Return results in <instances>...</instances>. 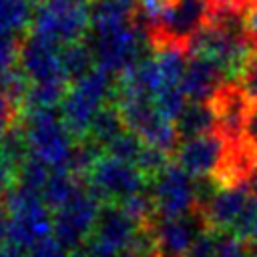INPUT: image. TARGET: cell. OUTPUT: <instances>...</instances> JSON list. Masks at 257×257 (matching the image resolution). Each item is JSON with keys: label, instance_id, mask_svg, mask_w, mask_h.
<instances>
[{"label": "cell", "instance_id": "cell-1", "mask_svg": "<svg viewBox=\"0 0 257 257\" xmlns=\"http://www.w3.org/2000/svg\"><path fill=\"white\" fill-rule=\"evenodd\" d=\"M4 207L8 211L4 243L28 251L36 243L52 237L54 217L44 205L40 191L14 183L4 193Z\"/></svg>", "mask_w": 257, "mask_h": 257}, {"label": "cell", "instance_id": "cell-2", "mask_svg": "<svg viewBox=\"0 0 257 257\" xmlns=\"http://www.w3.org/2000/svg\"><path fill=\"white\" fill-rule=\"evenodd\" d=\"M217 0H171V4L145 30L153 52L177 46L187 52L191 38L211 24Z\"/></svg>", "mask_w": 257, "mask_h": 257}, {"label": "cell", "instance_id": "cell-3", "mask_svg": "<svg viewBox=\"0 0 257 257\" xmlns=\"http://www.w3.org/2000/svg\"><path fill=\"white\" fill-rule=\"evenodd\" d=\"M94 0H40L34 4L32 34L60 46L80 42L90 32Z\"/></svg>", "mask_w": 257, "mask_h": 257}, {"label": "cell", "instance_id": "cell-4", "mask_svg": "<svg viewBox=\"0 0 257 257\" xmlns=\"http://www.w3.org/2000/svg\"><path fill=\"white\" fill-rule=\"evenodd\" d=\"M24 137L30 155L44 161L50 169H64L76 139L66 128L60 108L22 112Z\"/></svg>", "mask_w": 257, "mask_h": 257}, {"label": "cell", "instance_id": "cell-5", "mask_svg": "<svg viewBox=\"0 0 257 257\" xmlns=\"http://www.w3.org/2000/svg\"><path fill=\"white\" fill-rule=\"evenodd\" d=\"M110 90H112V78L108 72L100 70L98 66L68 86V92L60 102V114L66 128L76 141L86 139L90 122L96 110L108 100Z\"/></svg>", "mask_w": 257, "mask_h": 257}, {"label": "cell", "instance_id": "cell-6", "mask_svg": "<svg viewBox=\"0 0 257 257\" xmlns=\"http://www.w3.org/2000/svg\"><path fill=\"white\" fill-rule=\"evenodd\" d=\"M84 187L102 205L120 203L122 199L149 189L151 185L135 165L102 155L92 167Z\"/></svg>", "mask_w": 257, "mask_h": 257}, {"label": "cell", "instance_id": "cell-7", "mask_svg": "<svg viewBox=\"0 0 257 257\" xmlns=\"http://www.w3.org/2000/svg\"><path fill=\"white\" fill-rule=\"evenodd\" d=\"M98 209H100V203L86 191V187H82L64 207L54 211L52 237L68 253L82 249L94 229Z\"/></svg>", "mask_w": 257, "mask_h": 257}, {"label": "cell", "instance_id": "cell-8", "mask_svg": "<svg viewBox=\"0 0 257 257\" xmlns=\"http://www.w3.org/2000/svg\"><path fill=\"white\" fill-rule=\"evenodd\" d=\"M159 219H177L197 211L195 177H191L175 159L151 183Z\"/></svg>", "mask_w": 257, "mask_h": 257}, {"label": "cell", "instance_id": "cell-9", "mask_svg": "<svg viewBox=\"0 0 257 257\" xmlns=\"http://www.w3.org/2000/svg\"><path fill=\"white\" fill-rule=\"evenodd\" d=\"M60 48H62L60 44L50 42V40L30 32L20 42L18 68L34 84H42V82L70 84V80L66 76V70L62 66Z\"/></svg>", "mask_w": 257, "mask_h": 257}, {"label": "cell", "instance_id": "cell-10", "mask_svg": "<svg viewBox=\"0 0 257 257\" xmlns=\"http://www.w3.org/2000/svg\"><path fill=\"white\" fill-rule=\"evenodd\" d=\"M249 102H251L249 94L235 78L223 80L217 86V90L211 94L209 104L217 118V131L225 137L227 143H235L243 139V126H245Z\"/></svg>", "mask_w": 257, "mask_h": 257}, {"label": "cell", "instance_id": "cell-11", "mask_svg": "<svg viewBox=\"0 0 257 257\" xmlns=\"http://www.w3.org/2000/svg\"><path fill=\"white\" fill-rule=\"evenodd\" d=\"M227 149L225 137L215 128L205 135H199L195 139H189L181 143L175 161L195 179L211 177L215 169L219 167L223 155Z\"/></svg>", "mask_w": 257, "mask_h": 257}, {"label": "cell", "instance_id": "cell-12", "mask_svg": "<svg viewBox=\"0 0 257 257\" xmlns=\"http://www.w3.org/2000/svg\"><path fill=\"white\" fill-rule=\"evenodd\" d=\"M205 227V219L199 211L177 219H157L153 227L155 257H185L193 239Z\"/></svg>", "mask_w": 257, "mask_h": 257}, {"label": "cell", "instance_id": "cell-13", "mask_svg": "<svg viewBox=\"0 0 257 257\" xmlns=\"http://www.w3.org/2000/svg\"><path fill=\"white\" fill-rule=\"evenodd\" d=\"M249 197H251V193H249L247 185L221 187L211 197V201L203 209H197V211L203 215L205 225L209 229H213L217 233H231V227Z\"/></svg>", "mask_w": 257, "mask_h": 257}, {"label": "cell", "instance_id": "cell-14", "mask_svg": "<svg viewBox=\"0 0 257 257\" xmlns=\"http://www.w3.org/2000/svg\"><path fill=\"white\" fill-rule=\"evenodd\" d=\"M223 80H227V76L215 62L201 56H189L187 70L179 86L185 92L187 100L203 102L211 98V94L217 90V86Z\"/></svg>", "mask_w": 257, "mask_h": 257}, {"label": "cell", "instance_id": "cell-15", "mask_svg": "<svg viewBox=\"0 0 257 257\" xmlns=\"http://www.w3.org/2000/svg\"><path fill=\"white\" fill-rule=\"evenodd\" d=\"M84 187L82 181H78L68 169H52L50 177L46 181V185L42 187L40 195L44 205L50 211H58L60 207H64L80 189Z\"/></svg>", "mask_w": 257, "mask_h": 257}, {"label": "cell", "instance_id": "cell-16", "mask_svg": "<svg viewBox=\"0 0 257 257\" xmlns=\"http://www.w3.org/2000/svg\"><path fill=\"white\" fill-rule=\"evenodd\" d=\"M175 124H177V133L181 137V143H185L189 139H195L199 135L215 131L217 128V118L211 110L209 100H203V102L189 100L187 108L183 110V114L179 116V120Z\"/></svg>", "mask_w": 257, "mask_h": 257}, {"label": "cell", "instance_id": "cell-17", "mask_svg": "<svg viewBox=\"0 0 257 257\" xmlns=\"http://www.w3.org/2000/svg\"><path fill=\"white\" fill-rule=\"evenodd\" d=\"M126 128H124V122L120 118V112L116 108V104L112 100H106L94 114L92 122H90V128H88V135L86 139L94 141L96 145H100L102 149L112 143L118 135H122Z\"/></svg>", "mask_w": 257, "mask_h": 257}, {"label": "cell", "instance_id": "cell-18", "mask_svg": "<svg viewBox=\"0 0 257 257\" xmlns=\"http://www.w3.org/2000/svg\"><path fill=\"white\" fill-rule=\"evenodd\" d=\"M60 58H62V66L66 70V76H68L70 84L80 80L82 76H86L92 68H96L94 52H92L90 44L84 42V40L64 44L60 48Z\"/></svg>", "mask_w": 257, "mask_h": 257}, {"label": "cell", "instance_id": "cell-19", "mask_svg": "<svg viewBox=\"0 0 257 257\" xmlns=\"http://www.w3.org/2000/svg\"><path fill=\"white\" fill-rule=\"evenodd\" d=\"M70 84H60V82H42V84H34L30 82L26 96L20 104L22 112H30V110H44V108H58L60 102L64 100L66 92H68Z\"/></svg>", "mask_w": 257, "mask_h": 257}, {"label": "cell", "instance_id": "cell-20", "mask_svg": "<svg viewBox=\"0 0 257 257\" xmlns=\"http://www.w3.org/2000/svg\"><path fill=\"white\" fill-rule=\"evenodd\" d=\"M32 0H0V30L18 34L32 24Z\"/></svg>", "mask_w": 257, "mask_h": 257}, {"label": "cell", "instance_id": "cell-21", "mask_svg": "<svg viewBox=\"0 0 257 257\" xmlns=\"http://www.w3.org/2000/svg\"><path fill=\"white\" fill-rule=\"evenodd\" d=\"M155 58H157L159 68H161L163 86H179L183 76H185V70H187L189 54L183 48L167 46V48L157 50Z\"/></svg>", "mask_w": 257, "mask_h": 257}, {"label": "cell", "instance_id": "cell-22", "mask_svg": "<svg viewBox=\"0 0 257 257\" xmlns=\"http://www.w3.org/2000/svg\"><path fill=\"white\" fill-rule=\"evenodd\" d=\"M153 100H155L157 110L165 118H169L173 122L179 120V116L183 114V110L187 108V102H189L187 96H185V92L181 90V86H163L155 94Z\"/></svg>", "mask_w": 257, "mask_h": 257}, {"label": "cell", "instance_id": "cell-23", "mask_svg": "<svg viewBox=\"0 0 257 257\" xmlns=\"http://www.w3.org/2000/svg\"><path fill=\"white\" fill-rule=\"evenodd\" d=\"M143 147H145V143L141 141V137L137 133L124 131L122 135H118L112 143H108L104 147V155L114 157V159H118L122 163L135 165L137 159H139V155H141V151H143Z\"/></svg>", "mask_w": 257, "mask_h": 257}, {"label": "cell", "instance_id": "cell-24", "mask_svg": "<svg viewBox=\"0 0 257 257\" xmlns=\"http://www.w3.org/2000/svg\"><path fill=\"white\" fill-rule=\"evenodd\" d=\"M173 161V157L169 155V153H165V151H161V149H157V147H151V145H145L143 147V151H141V155H139V159H137V163H135V167L143 173V177L149 181V185L169 167V163Z\"/></svg>", "mask_w": 257, "mask_h": 257}, {"label": "cell", "instance_id": "cell-25", "mask_svg": "<svg viewBox=\"0 0 257 257\" xmlns=\"http://www.w3.org/2000/svg\"><path fill=\"white\" fill-rule=\"evenodd\" d=\"M50 167L36 159L34 155H30L16 171V183L28 187V189H34V191H42V187L46 185L48 177H50Z\"/></svg>", "mask_w": 257, "mask_h": 257}, {"label": "cell", "instance_id": "cell-26", "mask_svg": "<svg viewBox=\"0 0 257 257\" xmlns=\"http://www.w3.org/2000/svg\"><path fill=\"white\" fill-rule=\"evenodd\" d=\"M20 42L16 34L0 30V76L14 70L18 66V54H20Z\"/></svg>", "mask_w": 257, "mask_h": 257}, {"label": "cell", "instance_id": "cell-27", "mask_svg": "<svg viewBox=\"0 0 257 257\" xmlns=\"http://www.w3.org/2000/svg\"><path fill=\"white\" fill-rule=\"evenodd\" d=\"M257 219V199L251 195L245 203V207L241 209L239 217L235 219L233 227H231V235L237 237L239 241H249L251 233H253V225Z\"/></svg>", "mask_w": 257, "mask_h": 257}, {"label": "cell", "instance_id": "cell-28", "mask_svg": "<svg viewBox=\"0 0 257 257\" xmlns=\"http://www.w3.org/2000/svg\"><path fill=\"white\" fill-rule=\"evenodd\" d=\"M223 233H217L209 227H205L203 231H199V235L193 239L189 251L185 257H215L217 247H219V239Z\"/></svg>", "mask_w": 257, "mask_h": 257}, {"label": "cell", "instance_id": "cell-29", "mask_svg": "<svg viewBox=\"0 0 257 257\" xmlns=\"http://www.w3.org/2000/svg\"><path fill=\"white\" fill-rule=\"evenodd\" d=\"M171 4V0H137V12H135V24L145 32L155 18Z\"/></svg>", "mask_w": 257, "mask_h": 257}, {"label": "cell", "instance_id": "cell-30", "mask_svg": "<svg viewBox=\"0 0 257 257\" xmlns=\"http://www.w3.org/2000/svg\"><path fill=\"white\" fill-rule=\"evenodd\" d=\"M235 80H239V84L249 94V98H257V46L251 50L245 68L241 70L239 78H235Z\"/></svg>", "mask_w": 257, "mask_h": 257}, {"label": "cell", "instance_id": "cell-31", "mask_svg": "<svg viewBox=\"0 0 257 257\" xmlns=\"http://www.w3.org/2000/svg\"><path fill=\"white\" fill-rule=\"evenodd\" d=\"M215 257H249L247 243L239 241L231 233H223L219 239V247H217Z\"/></svg>", "mask_w": 257, "mask_h": 257}, {"label": "cell", "instance_id": "cell-32", "mask_svg": "<svg viewBox=\"0 0 257 257\" xmlns=\"http://www.w3.org/2000/svg\"><path fill=\"white\" fill-rule=\"evenodd\" d=\"M68 255L70 253L54 237H48L26 251V257H68Z\"/></svg>", "mask_w": 257, "mask_h": 257}, {"label": "cell", "instance_id": "cell-33", "mask_svg": "<svg viewBox=\"0 0 257 257\" xmlns=\"http://www.w3.org/2000/svg\"><path fill=\"white\" fill-rule=\"evenodd\" d=\"M243 28L253 46H257V0H247L243 8Z\"/></svg>", "mask_w": 257, "mask_h": 257}, {"label": "cell", "instance_id": "cell-34", "mask_svg": "<svg viewBox=\"0 0 257 257\" xmlns=\"http://www.w3.org/2000/svg\"><path fill=\"white\" fill-rule=\"evenodd\" d=\"M16 104L8 100V96L0 90V139L6 135V131L14 124V114H16Z\"/></svg>", "mask_w": 257, "mask_h": 257}, {"label": "cell", "instance_id": "cell-35", "mask_svg": "<svg viewBox=\"0 0 257 257\" xmlns=\"http://www.w3.org/2000/svg\"><path fill=\"white\" fill-rule=\"evenodd\" d=\"M243 137L251 143H257V98H251V102H249L245 126H243Z\"/></svg>", "mask_w": 257, "mask_h": 257}, {"label": "cell", "instance_id": "cell-36", "mask_svg": "<svg viewBox=\"0 0 257 257\" xmlns=\"http://www.w3.org/2000/svg\"><path fill=\"white\" fill-rule=\"evenodd\" d=\"M16 183V169L0 153V193H6Z\"/></svg>", "mask_w": 257, "mask_h": 257}, {"label": "cell", "instance_id": "cell-37", "mask_svg": "<svg viewBox=\"0 0 257 257\" xmlns=\"http://www.w3.org/2000/svg\"><path fill=\"white\" fill-rule=\"evenodd\" d=\"M0 257H26V251H22L10 243H2L0 245Z\"/></svg>", "mask_w": 257, "mask_h": 257}, {"label": "cell", "instance_id": "cell-38", "mask_svg": "<svg viewBox=\"0 0 257 257\" xmlns=\"http://www.w3.org/2000/svg\"><path fill=\"white\" fill-rule=\"evenodd\" d=\"M6 207H4V199H0V243H4L6 239V225H8V215H6Z\"/></svg>", "mask_w": 257, "mask_h": 257}, {"label": "cell", "instance_id": "cell-39", "mask_svg": "<svg viewBox=\"0 0 257 257\" xmlns=\"http://www.w3.org/2000/svg\"><path fill=\"white\" fill-rule=\"evenodd\" d=\"M247 187H249V193L257 199V163L253 165V169H251V173L247 177Z\"/></svg>", "mask_w": 257, "mask_h": 257}, {"label": "cell", "instance_id": "cell-40", "mask_svg": "<svg viewBox=\"0 0 257 257\" xmlns=\"http://www.w3.org/2000/svg\"><path fill=\"white\" fill-rule=\"evenodd\" d=\"M245 243H247L249 257H257V243H253V241H245Z\"/></svg>", "mask_w": 257, "mask_h": 257}, {"label": "cell", "instance_id": "cell-41", "mask_svg": "<svg viewBox=\"0 0 257 257\" xmlns=\"http://www.w3.org/2000/svg\"><path fill=\"white\" fill-rule=\"evenodd\" d=\"M68 257H88L86 255V251L84 249H76V251H70V255Z\"/></svg>", "mask_w": 257, "mask_h": 257}, {"label": "cell", "instance_id": "cell-42", "mask_svg": "<svg viewBox=\"0 0 257 257\" xmlns=\"http://www.w3.org/2000/svg\"><path fill=\"white\" fill-rule=\"evenodd\" d=\"M116 257H143V255H139V253H135V251H128V249H124L120 255H116Z\"/></svg>", "mask_w": 257, "mask_h": 257}, {"label": "cell", "instance_id": "cell-43", "mask_svg": "<svg viewBox=\"0 0 257 257\" xmlns=\"http://www.w3.org/2000/svg\"><path fill=\"white\" fill-rule=\"evenodd\" d=\"M249 241L257 243V219H255V225H253V233H251V239H249Z\"/></svg>", "mask_w": 257, "mask_h": 257}]
</instances>
